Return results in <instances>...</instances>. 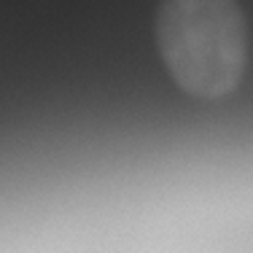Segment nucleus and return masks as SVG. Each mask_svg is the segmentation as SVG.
I'll return each mask as SVG.
<instances>
[{"label": "nucleus", "instance_id": "1", "mask_svg": "<svg viewBox=\"0 0 253 253\" xmlns=\"http://www.w3.org/2000/svg\"><path fill=\"white\" fill-rule=\"evenodd\" d=\"M156 49L186 94L224 100L248 68V22L237 0H159Z\"/></svg>", "mask_w": 253, "mask_h": 253}]
</instances>
